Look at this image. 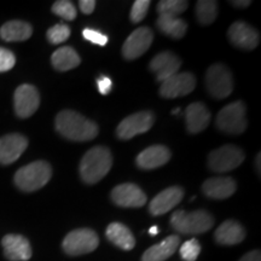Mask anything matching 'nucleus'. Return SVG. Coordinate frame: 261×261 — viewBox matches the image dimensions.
Segmentation results:
<instances>
[{"label": "nucleus", "mask_w": 261, "mask_h": 261, "mask_svg": "<svg viewBox=\"0 0 261 261\" xmlns=\"http://www.w3.org/2000/svg\"><path fill=\"white\" fill-rule=\"evenodd\" d=\"M56 128L61 136L74 142H87L98 135L96 123L73 110H63L58 114Z\"/></svg>", "instance_id": "nucleus-1"}, {"label": "nucleus", "mask_w": 261, "mask_h": 261, "mask_svg": "<svg viewBox=\"0 0 261 261\" xmlns=\"http://www.w3.org/2000/svg\"><path fill=\"white\" fill-rule=\"evenodd\" d=\"M205 87L211 96L217 99H224L230 96L233 90V77L226 65L214 63L208 68L205 73Z\"/></svg>", "instance_id": "nucleus-6"}, {"label": "nucleus", "mask_w": 261, "mask_h": 261, "mask_svg": "<svg viewBox=\"0 0 261 261\" xmlns=\"http://www.w3.org/2000/svg\"><path fill=\"white\" fill-rule=\"evenodd\" d=\"M154 34L148 27H140L136 29L127 38L122 46V55L126 60H136L145 54L151 46Z\"/></svg>", "instance_id": "nucleus-11"}, {"label": "nucleus", "mask_w": 261, "mask_h": 261, "mask_svg": "<svg viewBox=\"0 0 261 261\" xmlns=\"http://www.w3.org/2000/svg\"><path fill=\"white\" fill-rule=\"evenodd\" d=\"M16 57L8 48L0 47V73L11 70L15 67Z\"/></svg>", "instance_id": "nucleus-34"}, {"label": "nucleus", "mask_w": 261, "mask_h": 261, "mask_svg": "<svg viewBox=\"0 0 261 261\" xmlns=\"http://www.w3.org/2000/svg\"><path fill=\"white\" fill-rule=\"evenodd\" d=\"M32 25L23 21H10L0 28V38L5 41H24L32 37Z\"/></svg>", "instance_id": "nucleus-25"}, {"label": "nucleus", "mask_w": 261, "mask_h": 261, "mask_svg": "<svg viewBox=\"0 0 261 261\" xmlns=\"http://www.w3.org/2000/svg\"><path fill=\"white\" fill-rule=\"evenodd\" d=\"M113 156L106 146H94L81 159L80 177L87 184H96L112 169Z\"/></svg>", "instance_id": "nucleus-2"}, {"label": "nucleus", "mask_w": 261, "mask_h": 261, "mask_svg": "<svg viewBox=\"0 0 261 261\" xmlns=\"http://www.w3.org/2000/svg\"><path fill=\"white\" fill-rule=\"evenodd\" d=\"M40 96L38 90L32 85L24 84L17 87L14 96L15 112L21 119H27L38 110Z\"/></svg>", "instance_id": "nucleus-10"}, {"label": "nucleus", "mask_w": 261, "mask_h": 261, "mask_svg": "<svg viewBox=\"0 0 261 261\" xmlns=\"http://www.w3.org/2000/svg\"><path fill=\"white\" fill-rule=\"evenodd\" d=\"M112 200L119 207L139 208L146 203V195L136 184L126 182L113 189Z\"/></svg>", "instance_id": "nucleus-13"}, {"label": "nucleus", "mask_w": 261, "mask_h": 261, "mask_svg": "<svg viewBox=\"0 0 261 261\" xmlns=\"http://www.w3.org/2000/svg\"><path fill=\"white\" fill-rule=\"evenodd\" d=\"M4 254L11 261H27L32 257V247L21 234H6L2 241Z\"/></svg>", "instance_id": "nucleus-18"}, {"label": "nucleus", "mask_w": 261, "mask_h": 261, "mask_svg": "<svg viewBox=\"0 0 261 261\" xmlns=\"http://www.w3.org/2000/svg\"><path fill=\"white\" fill-rule=\"evenodd\" d=\"M231 4L233 6H236V8H248L250 4H252V2H249V0H236V2H231Z\"/></svg>", "instance_id": "nucleus-39"}, {"label": "nucleus", "mask_w": 261, "mask_h": 261, "mask_svg": "<svg viewBox=\"0 0 261 261\" xmlns=\"http://www.w3.org/2000/svg\"><path fill=\"white\" fill-rule=\"evenodd\" d=\"M184 197V190L180 187H171L160 192L150 202L149 211L155 217L168 213L172 208L179 204Z\"/></svg>", "instance_id": "nucleus-17"}, {"label": "nucleus", "mask_w": 261, "mask_h": 261, "mask_svg": "<svg viewBox=\"0 0 261 261\" xmlns=\"http://www.w3.org/2000/svg\"><path fill=\"white\" fill-rule=\"evenodd\" d=\"M237 184L230 177H214L207 179L202 185V191L210 198L225 200L236 192Z\"/></svg>", "instance_id": "nucleus-19"}, {"label": "nucleus", "mask_w": 261, "mask_h": 261, "mask_svg": "<svg viewBox=\"0 0 261 261\" xmlns=\"http://www.w3.org/2000/svg\"><path fill=\"white\" fill-rule=\"evenodd\" d=\"M70 37V28L67 24L58 23L47 31V40L51 44H62Z\"/></svg>", "instance_id": "nucleus-31"}, {"label": "nucleus", "mask_w": 261, "mask_h": 261, "mask_svg": "<svg viewBox=\"0 0 261 261\" xmlns=\"http://www.w3.org/2000/svg\"><path fill=\"white\" fill-rule=\"evenodd\" d=\"M179 236L172 234L155 246L150 247L143 254L142 261H165L177 252L179 247Z\"/></svg>", "instance_id": "nucleus-23"}, {"label": "nucleus", "mask_w": 261, "mask_h": 261, "mask_svg": "<svg viewBox=\"0 0 261 261\" xmlns=\"http://www.w3.org/2000/svg\"><path fill=\"white\" fill-rule=\"evenodd\" d=\"M107 238L116 247L123 250H130L136 246V240L130 230L121 223H112L107 227Z\"/></svg>", "instance_id": "nucleus-24"}, {"label": "nucleus", "mask_w": 261, "mask_h": 261, "mask_svg": "<svg viewBox=\"0 0 261 261\" xmlns=\"http://www.w3.org/2000/svg\"><path fill=\"white\" fill-rule=\"evenodd\" d=\"M189 3L185 0H162L158 4V12L160 16H171L179 17L188 9Z\"/></svg>", "instance_id": "nucleus-29"}, {"label": "nucleus", "mask_w": 261, "mask_h": 261, "mask_svg": "<svg viewBox=\"0 0 261 261\" xmlns=\"http://www.w3.org/2000/svg\"><path fill=\"white\" fill-rule=\"evenodd\" d=\"M240 261H261L260 250H252V252L241 257Z\"/></svg>", "instance_id": "nucleus-38"}, {"label": "nucleus", "mask_w": 261, "mask_h": 261, "mask_svg": "<svg viewBox=\"0 0 261 261\" xmlns=\"http://www.w3.org/2000/svg\"><path fill=\"white\" fill-rule=\"evenodd\" d=\"M211 121V112L203 103H191L185 112V122L190 133H200L207 128Z\"/></svg>", "instance_id": "nucleus-21"}, {"label": "nucleus", "mask_w": 261, "mask_h": 261, "mask_svg": "<svg viewBox=\"0 0 261 261\" xmlns=\"http://www.w3.org/2000/svg\"><path fill=\"white\" fill-rule=\"evenodd\" d=\"M52 12L55 15L60 16L65 21H73L76 18V9L73 5V3L68 2V0H58L52 5Z\"/></svg>", "instance_id": "nucleus-30"}, {"label": "nucleus", "mask_w": 261, "mask_h": 261, "mask_svg": "<svg viewBox=\"0 0 261 261\" xmlns=\"http://www.w3.org/2000/svg\"><path fill=\"white\" fill-rule=\"evenodd\" d=\"M215 241L223 246H234L241 243L246 237L242 225L234 220H226L217 228L214 233Z\"/></svg>", "instance_id": "nucleus-22"}, {"label": "nucleus", "mask_w": 261, "mask_h": 261, "mask_svg": "<svg viewBox=\"0 0 261 261\" xmlns=\"http://www.w3.org/2000/svg\"><path fill=\"white\" fill-rule=\"evenodd\" d=\"M80 56L74 48L69 46L60 47L54 52L51 57V63L58 71H68L74 69L80 64Z\"/></svg>", "instance_id": "nucleus-26"}, {"label": "nucleus", "mask_w": 261, "mask_h": 261, "mask_svg": "<svg viewBox=\"0 0 261 261\" xmlns=\"http://www.w3.org/2000/svg\"><path fill=\"white\" fill-rule=\"evenodd\" d=\"M158 28L163 34L174 39H181L187 34L188 24L184 19L179 17H171V16H159L156 21Z\"/></svg>", "instance_id": "nucleus-27"}, {"label": "nucleus", "mask_w": 261, "mask_h": 261, "mask_svg": "<svg viewBox=\"0 0 261 261\" xmlns=\"http://www.w3.org/2000/svg\"><path fill=\"white\" fill-rule=\"evenodd\" d=\"M256 163H257V173H259V174H260V152H259V154H257Z\"/></svg>", "instance_id": "nucleus-41"}, {"label": "nucleus", "mask_w": 261, "mask_h": 261, "mask_svg": "<svg viewBox=\"0 0 261 261\" xmlns=\"http://www.w3.org/2000/svg\"><path fill=\"white\" fill-rule=\"evenodd\" d=\"M171 159V151L167 146L152 145L143 150L137 156V166L142 169H155L166 165Z\"/></svg>", "instance_id": "nucleus-20"}, {"label": "nucleus", "mask_w": 261, "mask_h": 261, "mask_svg": "<svg viewBox=\"0 0 261 261\" xmlns=\"http://www.w3.org/2000/svg\"><path fill=\"white\" fill-rule=\"evenodd\" d=\"M227 35L234 46L243 50H254L260 41L259 32L242 21H237L231 24Z\"/></svg>", "instance_id": "nucleus-14"}, {"label": "nucleus", "mask_w": 261, "mask_h": 261, "mask_svg": "<svg viewBox=\"0 0 261 261\" xmlns=\"http://www.w3.org/2000/svg\"><path fill=\"white\" fill-rule=\"evenodd\" d=\"M52 168L46 161H35L19 168L15 174V184L22 191H37L51 179Z\"/></svg>", "instance_id": "nucleus-4"}, {"label": "nucleus", "mask_w": 261, "mask_h": 261, "mask_svg": "<svg viewBox=\"0 0 261 261\" xmlns=\"http://www.w3.org/2000/svg\"><path fill=\"white\" fill-rule=\"evenodd\" d=\"M196 79L191 73H177L161 83L160 94L165 98L187 96L195 90Z\"/></svg>", "instance_id": "nucleus-12"}, {"label": "nucleus", "mask_w": 261, "mask_h": 261, "mask_svg": "<svg viewBox=\"0 0 261 261\" xmlns=\"http://www.w3.org/2000/svg\"><path fill=\"white\" fill-rule=\"evenodd\" d=\"M244 161L243 150L234 145H224L208 156V167L213 172L226 173L236 169Z\"/></svg>", "instance_id": "nucleus-8"}, {"label": "nucleus", "mask_w": 261, "mask_h": 261, "mask_svg": "<svg viewBox=\"0 0 261 261\" xmlns=\"http://www.w3.org/2000/svg\"><path fill=\"white\" fill-rule=\"evenodd\" d=\"M150 8V2L149 0H137L130 10V21L133 23H139L140 21H143L144 17L148 14V10Z\"/></svg>", "instance_id": "nucleus-33"}, {"label": "nucleus", "mask_w": 261, "mask_h": 261, "mask_svg": "<svg viewBox=\"0 0 261 261\" xmlns=\"http://www.w3.org/2000/svg\"><path fill=\"white\" fill-rule=\"evenodd\" d=\"M79 8L83 14L90 15L94 11V8H96V2L94 0H81L79 3Z\"/></svg>", "instance_id": "nucleus-37"}, {"label": "nucleus", "mask_w": 261, "mask_h": 261, "mask_svg": "<svg viewBox=\"0 0 261 261\" xmlns=\"http://www.w3.org/2000/svg\"><path fill=\"white\" fill-rule=\"evenodd\" d=\"M180 113V108H175V109H173L172 114H174V115H177V114Z\"/></svg>", "instance_id": "nucleus-42"}, {"label": "nucleus", "mask_w": 261, "mask_h": 261, "mask_svg": "<svg viewBox=\"0 0 261 261\" xmlns=\"http://www.w3.org/2000/svg\"><path fill=\"white\" fill-rule=\"evenodd\" d=\"M28 146V140L18 133L6 135L0 138V163L10 165L19 159Z\"/></svg>", "instance_id": "nucleus-16"}, {"label": "nucleus", "mask_w": 261, "mask_h": 261, "mask_svg": "<svg viewBox=\"0 0 261 261\" xmlns=\"http://www.w3.org/2000/svg\"><path fill=\"white\" fill-rule=\"evenodd\" d=\"M214 0H200L196 4V18L202 25H210L217 19L219 6Z\"/></svg>", "instance_id": "nucleus-28"}, {"label": "nucleus", "mask_w": 261, "mask_h": 261, "mask_svg": "<svg viewBox=\"0 0 261 261\" xmlns=\"http://www.w3.org/2000/svg\"><path fill=\"white\" fill-rule=\"evenodd\" d=\"M180 67L181 61L174 54L168 51L156 55L149 64L150 70L155 74L156 80L159 83H163L168 77H171L172 75L177 74Z\"/></svg>", "instance_id": "nucleus-15"}, {"label": "nucleus", "mask_w": 261, "mask_h": 261, "mask_svg": "<svg viewBox=\"0 0 261 261\" xmlns=\"http://www.w3.org/2000/svg\"><path fill=\"white\" fill-rule=\"evenodd\" d=\"M155 117L150 112H139L123 119L117 126L116 135L120 139L128 140L140 133H145L154 125Z\"/></svg>", "instance_id": "nucleus-9"}, {"label": "nucleus", "mask_w": 261, "mask_h": 261, "mask_svg": "<svg viewBox=\"0 0 261 261\" xmlns=\"http://www.w3.org/2000/svg\"><path fill=\"white\" fill-rule=\"evenodd\" d=\"M179 252H180L182 260L195 261L201 253V244L198 243L197 240L191 238V240L187 241V242L182 244Z\"/></svg>", "instance_id": "nucleus-32"}, {"label": "nucleus", "mask_w": 261, "mask_h": 261, "mask_svg": "<svg viewBox=\"0 0 261 261\" xmlns=\"http://www.w3.org/2000/svg\"><path fill=\"white\" fill-rule=\"evenodd\" d=\"M159 232H160V230H159L158 226H152V227L149 228V233L152 234V236H156V234H158Z\"/></svg>", "instance_id": "nucleus-40"}, {"label": "nucleus", "mask_w": 261, "mask_h": 261, "mask_svg": "<svg viewBox=\"0 0 261 261\" xmlns=\"http://www.w3.org/2000/svg\"><path fill=\"white\" fill-rule=\"evenodd\" d=\"M246 114L247 108L243 102L237 100L230 103L218 114L215 125L220 130L228 135H241L248 126Z\"/></svg>", "instance_id": "nucleus-5"}, {"label": "nucleus", "mask_w": 261, "mask_h": 261, "mask_svg": "<svg viewBox=\"0 0 261 261\" xmlns=\"http://www.w3.org/2000/svg\"><path fill=\"white\" fill-rule=\"evenodd\" d=\"M98 244H99V238L93 230L77 228L65 236L62 247L68 255L79 256L96 250Z\"/></svg>", "instance_id": "nucleus-7"}, {"label": "nucleus", "mask_w": 261, "mask_h": 261, "mask_svg": "<svg viewBox=\"0 0 261 261\" xmlns=\"http://www.w3.org/2000/svg\"><path fill=\"white\" fill-rule=\"evenodd\" d=\"M84 38L86 39L87 41L92 42V44L99 45V46H106L108 42V37L103 33L94 31V29L91 28H85L83 31Z\"/></svg>", "instance_id": "nucleus-35"}, {"label": "nucleus", "mask_w": 261, "mask_h": 261, "mask_svg": "<svg viewBox=\"0 0 261 261\" xmlns=\"http://www.w3.org/2000/svg\"><path fill=\"white\" fill-rule=\"evenodd\" d=\"M171 225L182 234H200L207 232L214 225V218L205 211H177L171 218Z\"/></svg>", "instance_id": "nucleus-3"}, {"label": "nucleus", "mask_w": 261, "mask_h": 261, "mask_svg": "<svg viewBox=\"0 0 261 261\" xmlns=\"http://www.w3.org/2000/svg\"><path fill=\"white\" fill-rule=\"evenodd\" d=\"M97 86H98V90H99L100 93L108 94L110 92V90L113 89V81H112V79H110V77L104 76V75H102L100 77H98Z\"/></svg>", "instance_id": "nucleus-36"}]
</instances>
